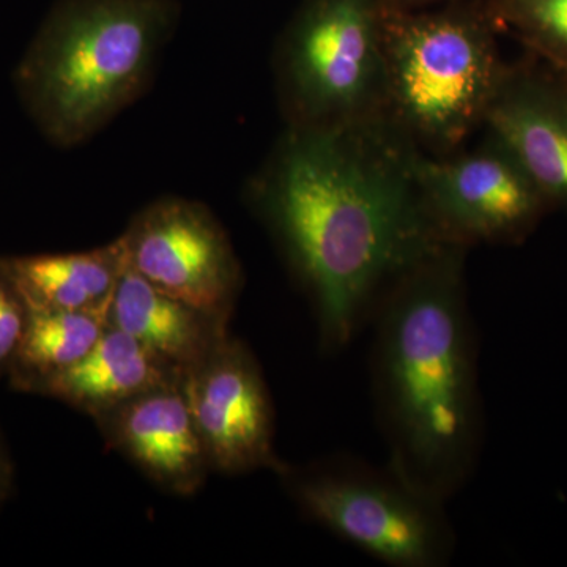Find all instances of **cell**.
Returning a JSON list of instances; mask_svg holds the SVG:
<instances>
[{"mask_svg": "<svg viewBox=\"0 0 567 567\" xmlns=\"http://www.w3.org/2000/svg\"><path fill=\"white\" fill-rule=\"evenodd\" d=\"M420 155L385 114L286 126L249 183L327 350L349 344L394 279L446 240L421 197Z\"/></svg>", "mask_w": 567, "mask_h": 567, "instance_id": "1", "label": "cell"}, {"mask_svg": "<svg viewBox=\"0 0 567 567\" xmlns=\"http://www.w3.org/2000/svg\"><path fill=\"white\" fill-rule=\"evenodd\" d=\"M468 249L440 241L394 279L371 317L372 388L388 465L443 503L475 472L483 439Z\"/></svg>", "mask_w": 567, "mask_h": 567, "instance_id": "2", "label": "cell"}, {"mask_svg": "<svg viewBox=\"0 0 567 567\" xmlns=\"http://www.w3.org/2000/svg\"><path fill=\"white\" fill-rule=\"evenodd\" d=\"M164 0H65L13 71L22 110L59 148L91 141L151 87L173 29Z\"/></svg>", "mask_w": 567, "mask_h": 567, "instance_id": "3", "label": "cell"}, {"mask_svg": "<svg viewBox=\"0 0 567 567\" xmlns=\"http://www.w3.org/2000/svg\"><path fill=\"white\" fill-rule=\"evenodd\" d=\"M385 58V115L429 155L484 128L507 71L487 25L458 14H388Z\"/></svg>", "mask_w": 567, "mask_h": 567, "instance_id": "4", "label": "cell"}, {"mask_svg": "<svg viewBox=\"0 0 567 567\" xmlns=\"http://www.w3.org/2000/svg\"><path fill=\"white\" fill-rule=\"evenodd\" d=\"M276 476L306 517L393 567H443L456 547L446 503L425 494L390 465L331 457L281 462Z\"/></svg>", "mask_w": 567, "mask_h": 567, "instance_id": "5", "label": "cell"}, {"mask_svg": "<svg viewBox=\"0 0 567 567\" xmlns=\"http://www.w3.org/2000/svg\"><path fill=\"white\" fill-rule=\"evenodd\" d=\"M386 18L374 0H316L275 52L286 126L385 114Z\"/></svg>", "mask_w": 567, "mask_h": 567, "instance_id": "6", "label": "cell"}, {"mask_svg": "<svg viewBox=\"0 0 567 567\" xmlns=\"http://www.w3.org/2000/svg\"><path fill=\"white\" fill-rule=\"evenodd\" d=\"M416 175L436 230L468 248L524 240L548 207L524 167L488 133L468 151L421 152Z\"/></svg>", "mask_w": 567, "mask_h": 567, "instance_id": "7", "label": "cell"}, {"mask_svg": "<svg viewBox=\"0 0 567 567\" xmlns=\"http://www.w3.org/2000/svg\"><path fill=\"white\" fill-rule=\"evenodd\" d=\"M128 267L163 292L230 322L244 271L229 235L204 204L162 197L121 235Z\"/></svg>", "mask_w": 567, "mask_h": 567, "instance_id": "8", "label": "cell"}, {"mask_svg": "<svg viewBox=\"0 0 567 567\" xmlns=\"http://www.w3.org/2000/svg\"><path fill=\"white\" fill-rule=\"evenodd\" d=\"M182 390L203 436L212 472H276L275 413L260 365L233 334L192 371Z\"/></svg>", "mask_w": 567, "mask_h": 567, "instance_id": "9", "label": "cell"}, {"mask_svg": "<svg viewBox=\"0 0 567 567\" xmlns=\"http://www.w3.org/2000/svg\"><path fill=\"white\" fill-rule=\"evenodd\" d=\"M181 382L156 388L96 417L107 446L169 494L192 496L212 465Z\"/></svg>", "mask_w": 567, "mask_h": 567, "instance_id": "10", "label": "cell"}, {"mask_svg": "<svg viewBox=\"0 0 567 567\" xmlns=\"http://www.w3.org/2000/svg\"><path fill=\"white\" fill-rule=\"evenodd\" d=\"M484 128L524 167L547 205L567 210V84L507 69Z\"/></svg>", "mask_w": 567, "mask_h": 567, "instance_id": "11", "label": "cell"}, {"mask_svg": "<svg viewBox=\"0 0 567 567\" xmlns=\"http://www.w3.org/2000/svg\"><path fill=\"white\" fill-rule=\"evenodd\" d=\"M110 323L147 347L183 377L227 336L229 322L163 292L126 268L110 305Z\"/></svg>", "mask_w": 567, "mask_h": 567, "instance_id": "12", "label": "cell"}, {"mask_svg": "<svg viewBox=\"0 0 567 567\" xmlns=\"http://www.w3.org/2000/svg\"><path fill=\"white\" fill-rule=\"evenodd\" d=\"M181 380L147 347L110 323L80 363L44 383L37 395L58 399L96 420L137 395Z\"/></svg>", "mask_w": 567, "mask_h": 567, "instance_id": "13", "label": "cell"}, {"mask_svg": "<svg viewBox=\"0 0 567 567\" xmlns=\"http://www.w3.org/2000/svg\"><path fill=\"white\" fill-rule=\"evenodd\" d=\"M31 309L107 312L128 268L122 238L91 251L9 256Z\"/></svg>", "mask_w": 567, "mask_h": 567, "instance_id": "14", "label": "cell"}, {"mask_svg": "<svg viewBox=\"0 0 567 567\" xmlns=\"http://www.w3.org/2000/svg\"><path fill=\"white\" fill-rule=\"evenodd\" d=\"M107 327V312L31 309L28 330L7 375L11 390L39 393L44 383L80 363Z\"/></svg>", "mask_w": 567, "mask_h": 567, "instance_id": "15", "label": "cell"}, {"mask_svg": "<svg viewBox=\"0 0 567 567\" xmlns=\"http://www.w3.org/2000/svg\"><path fill=\"white\" fill-rule=\"evenodd\" d=\"M509 17L554 62H567V0H511Z\"/></svg>", "mask_w": 567, "mask_h": 567, "instance_id": "16", "label": "cell"}, {"mask_svg": "<svg viewBox=\"0 0 567 567\" xmlns=\"http://www.w3.org/2000/svg\"><path fill=\"white\" fill-rule=\"evenodd\" d=\"M31 319V306L11 271L9 256H0V380L7 379Z\"/></svg>", "mask_w": 567, "mask_h": 567, "instance_id": "17", "label": "cell"}, {"mask_svg": "<svg viewBox=\"0 0 567 567\" xmlns=\"http://www.w3.org/2000/svg\"><path fill=\"white\" fill-rule=\"evenodd\" d=\"M14 486V465L11 461L9 447L0 432V513L9 502L11 491Z\"/></svg>", "mask_w": 567, "mask_h": 567, "instance_id": "18", "label": "cell"}, {"mask_svg": "<svg viewBox=\"0 0 567 567\" xmlns=\"http://www.w3.org/2000/svg\"><path fill=\"white\" fill-rule=\"evenodd\" d=\"M557 69L561 71L563 81L567 84V62L566 63H558Z\"/></svg>", "mask_w": 567, "mask_h": 567, "instance_id": "19", "label": "cell"}]
</instances>
